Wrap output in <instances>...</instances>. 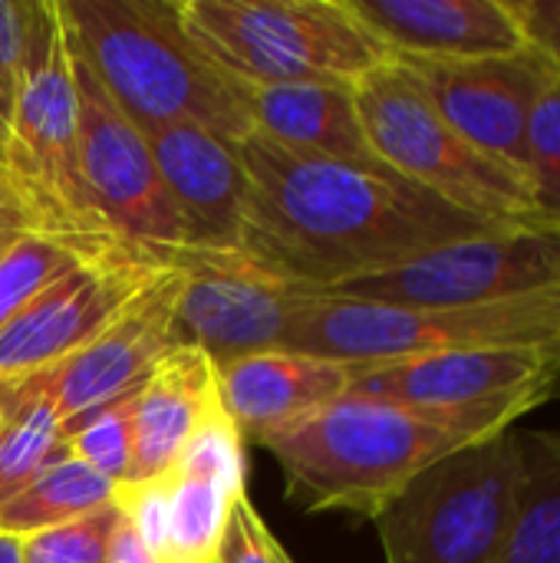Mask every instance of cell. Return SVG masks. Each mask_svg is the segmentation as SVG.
I'll list each match as a JSON object with an SVG mask.
<instances>
[{
    "label": "cell",
    "mask_w": 560,
    "mask_h": 563,
    "mask_svg": "<svg viewBox=\"0 0 560 563\" xmlns=\"http://www.w3.org/2000/svg\"><path fill=\"white\" fill-rule=\"evenodd\" d=\"M238 158L248 172L238 254L304 290L323 294L498 231L396 172L294 155L257 132L238 142Z\"/></svg>",
    "instance_id": "cell-1"
},
{
    "label": "cell",
    "mask_w": 560,
    "mask_h": 563,
    "mask_svg": "<svg viewBox=\"0 0 560 563\" xmlns=\"http://www.w3.org/2000/svg\"><path fill=\"white\" fill-rule=\"evenodd\" d=\"M548 399L515 396L459 409H419L347 393L297 429L264 442L290 505L376 521L406 485L446 455L515 429Z\"/></svg>",
    "instance_id": "cell-2"
},
{
    "label": "cell",
    "mask_w": 560,
    "mask_h": 563,
    "mask_svg": "<svg viewBox=\"0 0 560 563\" xmlns=\"http://www.w3.org/2000/svg\"><path fill=\"white\" fill-rule=\"evenodd\" d=\"M69 49L139 125L195 122L238 145L248 139L241 82L191 40L182 0H56Z\"/></svg>",
    "instance_id": "cell-3"
},
{
    "label": "cell",
    "mask_w": 560,
    "mask_h": 563,
    "mask_svg": "<svg viewBox=\"0 0 560 563\" xmlns=\"http://www.w3.org/2000/svg\"><path fill=\"white\" fill-rule=\"evenodd\" d=\"M284 350L347 366L465 350H541L560 360V287L446 310L314 294Z\"/></svg>",
    "instance_id": "cell-4"
},
{
    "label": "cell",
    "mask_w": 560,
    "mask_h": 563,
    "mask_svg": "<svg viewBox=\"0 0 560 563\" xmlns=\"http://www.w3.org/2000/svg\"><path fill=\"white\" fill-rule=\"evenodd\" d=\"M353 96L373 152L396 175L488 228L545 231L528 178L455 132L403 63L376 66Z\"/></svg>",
    "instance_id": "cell-5"
},
{
    "label": "cell",
    "mask_w": 560,
    "mask_h": 563,
    "mask_svg": "<svg viewBox=\"0 0 560 563\" xmlns=\"http://www.w3.org/2000/svg\"><path fill=\"white\" fill-rule=\"evenodd\" d=\"M201 53L241 82L356 86L393 53L347 0H182Z\"/></svg>",
    "instance_id": "cell-6"
},
{
    "label": "cell",
    "mask_w": 560,
    "mask_h": 563,
    "mask_svg": "<svg viewBox=\"0 0 560 563\" xmlns=\"http://www.w3.org/2000/svg\"><path fill=\"white\" fill-rule=\"evenodd\" d=\"M3 168L36 205L50 231L122 244L102 221L83 175L76 89L56 0H33Z\"/></svg>",
    "instance_id": "cell-7"
},
{
    "label": "cell",
    "mask_w": 560,
    "mask_h": 563,
    "mask_svg": "<svg viewBox=\"0 0 560 563\" xmlns=\"http://www.w3.org/2000/svg\"><path fill=\"white\" fill-rule=\"evenodd\" d=\"M518 472V429L429 465L376 518L386 563L495 561L512 525Z\"/></svg>",
    "instance_id": "cell-8"
},
{
    "label": "cell",
    "mask_w": 560,
    "mask_h": 563,
    "mask_svg": "<svg viewBox=\"0 0 560 563\" xmlns=\"http://www.w3.org/2000/svg\"><path fill=\"white\" fill-rule=\"evenodd\" d=\"M69 69L76 89L83 175L102 221L125 247L139 251L155 267L172 271L175 257L188 251L191 241L152 162L142 129L112 102L73 49Z\"/></svg>",
    "instance_id": "cell-9"
},
{
    "label": "cell",
    "mask_w": 560,
    "mask_h": 563,
    "mask_svg": "<svg viewBox=\"0 0 560 563\" xmlns=\"http://www.w3.org/2000/svg\"><path fill=\"white\" fill-rule=\"evenodd\" d=\"M244 472V439L218 409L162 482L119 488V505L158 563H221L231 511L248 492Z\"/></svg>",
    "instance_id": "cell-10"
},
{
    "label": "cell",
    "mask_w": 560,
    "mask_h": 563,
    "mask_svg": "<svg viewBox=\"0 0 560 563\" xmlns=\"http://www.w3.org/2000/svg\"><path fill=\"white\" fill-rule=\"evenodd\" d=\"M560 287V231H495L323 294L396 307H475Z\"/></svg>",
    "instance_id": "cell-11"
},
{
    "label": "cell",
    "mask_w": 560,
    "mask_h": 563,
    "mask_svg": "<svg viewBox=\"0 0 560 563\" xmlns=\"http://www.w3.org/2000/svg\"><path fill=\"white\" fill-rule=\"evenodd\" d=\"M172 271L185 277L175 307L178 343L198 346L215 369L254 353L284 350L290 323L317 294L267 274L238 251L188 247L175 257Z\"/></svg>",
    "instance_id": "cell-12"
},
{
    "label": "cell",
    "mask_w": 560,
    "mask_h": 563,
    "mask_svg": "<svg viewBox=\"0 0 560 563\" xmlns=\"http://www.w3.org/2000/svg\"><path fill=\"white\" fill-rule=\"evenodd\" d=\"M393 59L413 73L455 132L525 175L531 112L545 89L558 79L541 53L528 46L521 53L488 59Z\"/></svg>",
    "instance_id": "cell-13"
},
{
    "label": "cell",
    "mask_w": 560,
    "mask_h": 563,
    "mask_svg": "<svg viewBox=\"0 0 560 563\" xmlns=\"http://www.w3.org/2000/svg\"><path fill=\"white\" fill-rule=\"evenodd\" d=\"M162 271L132 247L83 264L0 330V376L59 366L92 343Z\"/></svg>",
    "instance_id": "cell-14"
},
{
    "label": "cell",
    "mask_w": 560,
    "mask_h": 563,
    "mask_svg": "<svg viewBox=\"0 0 560 563\" xmlns=\"http://www.w3.org/2000/svg\"><path fill=\"white\" fill-rule=\"evenodd\" d=\"M182 280V271L155 274L152 284L92 343L46 369L50 402L63 426L145 386L155 366L178 346L175 307Z\"/></svg>",
    "instance_id": "cell-15"
},
{
    "label": "cell",
    "mask_w": 560,
    "mask_h": 563,
    "mask_svg": "<svg viewBox=\"0 0 560 563\" xmlns=\"http://www.w3.org/2000/svg\"><path fill=\"white\" fill-rule=\"evenodd\" d=\"M558 389L560 360L541 350H465L353 366L350 386L353 396L419 409H459L515 396L551 399Z\"/></svg>",
    "instance_id": "cell-16"
},
{
    "label": "cell",
    "mask_w": 560,
    "mask_h": 563,
    "mask_svg": "<svg viewBox=\"0 0 560 563\" xmlns=\"http://www.w3.org/2000/svg\"><path fill=\"white\" fill-rule=\"evenodd\" d=\"M152 162L178 208L195 251H238L248 198V172L238 145L195 122L142 129Z\"/></svg>",
    "instance_id": "cell-17"
},
{
    "label": "cell",
    "mask_w": 560,
    "mask_h": 563,
    "mask_svg": "<svg viewBox=\"0 0 560 563\" xmlns=\"http://www.w3.org/2000/svg\"><path fill=\"white\" fill-rule=\"evenodd\" d=\"M353 366L294 350L254 353L218 369L221 409L244 442H271L343 399Z\"/></svg>",
    "instance_id": "cell-18"
},
{
    "label": "cell",
    "mask_w": 560,
    "mask_h": 563,
    "mask_svg": "<svg viewBox=\"0 0 560 563\" xmlns=\"http://www.w3.org/2000/svg\"><path fill=\"white\" fill-rule=\"evenodd\" d=\"M393 53L419 59H488L528 49L512 0H347Z\"/></svg>",
    "instance_id": "cell-19"
},
{
    "label": "cell",
    "mask_w": 560,
    "mask_h": 563,
    "mask_svg": "<svg viewBox=\"0 0 560 563\" xmlns=\"http://www.w3.org/2000/svg\"><path fill=\"white\" fill-rule=\"evenodd\" d=\"M241 99L251 129L294 155L340 162L363 172H393L380 162L363 132L353 86L241 82Z\"/></svg>",
    "instance_id": "cell-20"
},
{
    "label": "cell",
    "mask_w": 560,
    "mask_h": 563,
    "mask_svg": "<svg viewBox=\"0 0 560 563\" xmlns=\"http://www.w3.org/2000/svg\"><path fill=\"white\" fill-rule=\"evenodd\" d=\"M221 409L215 363L188 343H178L145 379L135 412V449L129 482L142 488L162 482L191 435Z\"/></svg>",
    "instance_id": "cell-21"
},
{
    "label": "cell",
    "mask_w": 560,
    "mask_h": 563,
    "mask_svg": "<svg viewBox=\"0 0 560 563\" xmlns=\"http://www.w3.org/2000/svg\"><path fill=\"white\" fill-rule=\"evenodd\" d=\"M46 369L0 376V505L20 495L43 468L69 455L63 422L50 402Z\"/></svg>",
    "instance_id": "cell-22"
},
{
    "label": "cell",
    "mask_w": 560,
    "mask_h": 563,
    "mask_svg": "<svg viewBox=\"0 0 560 563\" xmlns=\"http://www.w3.org/2000/svg\"><path fill=\"white\" fill-rule=\"evenodd\" d=\"M518 449L515 511L492 563H560V432L518 429Z\"/></svg>",
    "instance_id": "cell-23"
},
{
    "label": "cell",
    "mask_w": 560,
    "mask_h": 563,
    "mask_svg": "<svg viewBox=\"0 0 560 563\" xmlns=\"http://www.w3.org/2000/svg\"><path fill=\"white\" fill-rule=\"evenodd\" d=\"M116 495L119 488L109 478L92 472L76 455H63L59 462L43 468L20 495L0 505V534H10L17 541L33 538L112 505Z\"/></svg>",
    "instance_id": "cell-24"
},
{
    "label": "cell",
    "mask_w": 560,
    "mask_h": 563,
    "mask_svg": "<svg viewBox=\"0 0 560 563\" xmlns=\"http://www.w3.org/2000/svg\"><path fill=\"white\" fill-rule=\"evenodd\" d=\"M116 247L125 244L89 241L46 228H36L26 238H20L0 261V330L53 284H59L63 277H69L89 261L112 254Z\"/></svg>",
    "instance_id": "cell-25"
},
{
    "label": "cell",
    "mask_w": 560,
    "mask_h": 563,
    "mask_svg": "<svg viewBox=\"0 0 560 563\" xmlns=\"http://www.w3.org/2000/svg\"><path fill=\"white\" fill-rule=\"evenodd\" d=\"M142 386L119 396L116 402L86 412L83 419L63 426L66 449L79 462H86L92 472L109 478L116 488L129 482L132 468V449H135V412H139Z\"/></svg>",
    "instance_id": "cell-26"
},
{
    "label": "cell",
    "mask_w": 560,
    "mask_h": 563,
    "mask_svg": "<svg viewBox=\"0 0 560 563\" xmlns=\"http://www.w3.org/2000/svg\"><path fill=\"white\" fill-rule=\"evenodd\" d=\"M525 175L545 231H560V76L531 112Z\"/></svg>",
    "instance_id": "cell-27"
},
{
    "label": "cell",
    "mask_w": 560,
    "mask_h": 563,
    "mask_svg": "<svg viewBox=\"0 0 560 563\" xmlns=\"http://www.w3.org/2000/svg\"><path fill=\"white\" fill-rule=\"evenodd\" d=\"M125 511L119 495L112 505L76 518L69 525L40 531L20 541V563H109L112 538L122 525Z\"/></svg>",
    "instance_id": "cell-28"
},
{
    "label": "cell",
    "mask_w": 560,
    "mask_h": 563,
    "mask_svg": "<svg viewBox=\"0 0 560 563\" xmlns=\"http://www.w3.org/2000/svg\"><path fill=\"white\" fill-rule=\"evenodd\" d=\"M221 563H297L277 541V534L267 528V521L261 518L248 492L238 498L231 511L228 534L221 544Z\"/></svg>",
    "instance_id": "cell-29"
},
{
    "label": "cell",
    "mask_w": 560,
    "mask_h": 563,
    "mask_svg": "<svg viewBox=\"0 0 560 563\" xmlns=\"http://www.w3.org/2000/svg\"><path fill=\"white\" fill-rule=\"evenodd\" d=\"M33 0H0V122L10 125L26 36H30Z\"/></svg>",
    "instance_id": "cell-30"
},
{
    "label": "cell",
    "mask_w": 560,
    "mask_h": 563,
    "mask_svg": "<svg viewBox=\"0 0 560 563\" xmlns=\"http://www.w3.org/2000/svg\"><path fill=\"white\" fill-rule=\"evenodd\" d=\"M525 43L560 76V0H512Z\"/></svg>",
    "instance_id": "cell-31"
},
{
    "label": "cell",
    "mask_w": 560,
    "mask_h": 563,
    "mask_svg": "<svg viewBox=\"0 0 560 563\" xmlns=\"http://www.w3.org/2000/svg\"><path fill=\"white\" fill-rule=\"evenodd\" d=\"M36 228H46L36 205L26 198V191L17 185V178L0 162V261L20 238H26Z\"/></svg>",
    "instance_id": "cell-32"
},
{
    "label": "cell",
    "mask_w": 560,
    "mask_h": 563,
    "mask_svg": "<svg viewBox=\"0 0 560 563\" xmlns=\"http://www.w3.org/2000/svg\"><path fill=\"white\" fill-rule=\"evenodd\" d=\"M109 563H158L155 554L149 551V544L142 541V534L135 531V525L129 518H122L112 548H109Z\"/></svg>",
    "instance_id": "cell-33"
},
{
    "label": "cell",
    "mask_w": 560,
    "mask_h": 563,
    "mask_svg": "<svg viewBox=\"0 0 560 563\" xmlns=\"http://www.w3.org/2000/svg\"><path fill=\"white\" fill-rule=\"evenodd\" d=\"M0 563H20V541L10 534H0Z\"/></svg>",
    "instance_id": "cell-34"
},
{
    "label": "cell",
    "mask_w": 560,
    "mask_h": 563,
    "mask_svg": "<svg viewBox=\"0 0 560 563\" xmlns=\"http://www.w3.org/2000/svg\"><path fill=\"white\" fill-rule=\"evenodd\" d=\"M3 148H7V125L0 122V162H3Z\"/></svg>",
    "instance_id": "cell-35"
},
{
    "label": "cell",
    "mask_w": 560,
    "mask_h": 563,
    "mask_svg": "<svg viewBox=\"0 0 560 563\" xmlns=\"http://www.w3.org/2000/svg\"><path fill=\"white\" fill-rule=\"evenodd\" d=\"M0 426H3V409H0Z\"/></svg>",
    "instance_id": "cell-36"
}]
</instances>
